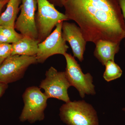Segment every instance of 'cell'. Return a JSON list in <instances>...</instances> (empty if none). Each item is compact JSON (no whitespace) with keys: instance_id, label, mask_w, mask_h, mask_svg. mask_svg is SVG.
Returning a JSON list of instances; mask_svg holds the SVG:
<instances>
[{"instance_id":"d6986e66","label":"cell","mask_w":125,"mask_h":125,"mask_svg":"<svg viewBox=\"0 0 125 125\" xmlns=\"http://www.w3.org/2000/svg\"><path fill=\"white\" fill-rule=\"evenodd\" d=\"M8 88V84L0 83V97L4 93Z\"/></svg>"},{"instance_id":"30bf717a","label":"cell","mask_w":125,"mask_h":125,"mask_svg":"<svg viewBox=\"0 0 125 125\" xmlns=\"http://www.w3.org/2000/svg\"><path fill=\"white\" fill-rule=\"evenodd\" d=\"M62 34L65 41L70 45L74 57H76L81 62L83 61L87 42L80 28L74 23L63 21Z\"/></svg>"},{"instance_id":"e0dca14e","label":"cell","mask_w":125,"mask_h":125,"mask_svg":"<svg viewBox=\"0 0 125 125\" xmlns=\"http://www.w3.org/2000/svg\"><path fill=\"white\" fill-rule=\"evenodd\" d=\"M55 6L62 7L64 6L66 0H47Z\"/></svg>"},{"instance_id":"44dd1931","label":"cell","mask_w":125,"mask_h":125,"mask_svg":"<svg viewBox=\"0 0 125 125\" xmlns=\"http://www.w3.org/2000/svg\"><path fill=\"white\" fill-rule=\"evenodd\" d=\"M5 59H4V58H0V65L2 63V62H3V61Z\"/></svg>"},{"instance_id":"5b68a950","label":"cell","mask_w":125,"mask_h":125,"mask_svg":"<svg viewBox=\"0 0 125 125\" xmlns=\"http://www.w3.org/2000/svg\"><path fill=\"white\" fill-rule=\"evenodd\" d=\"M37 63L36 56H10L0 65V83L8 84L19 80L30 66Z\"/></svg>"},{"instance_id":"7402d4cb","label":"cell","mask_w":125,"mask_h":125,"mask_svg":"<svg viewBox=\"0 0 125 125\" xmlns=\"http://www.w3.org/2000/svg\"><path fill=\"white\" fill-rule=\"evenodd\" d=\"M122 110H123L125 112V108H123V109H122Z\"/></svg>"},{"instance_id":"5bb4252c","label":"cell","mask_w":125,"mask_h":125,"mask_svg":"<svg viewBox=\"0 0 125 125\" xmlns=\"http://www.w3.org/2000/svg\"><path fill=\"white\" fill-rule=\"evenodd\" d=\"M23 36L16 32L14 28L0 26V42L14 43Z\"/></svg>"},{"instance_id":"4fadbf2b","label":"cell","mask_w":125,"mask_h":125,"mask_svg":"<svg viewBox=\"0 0 125 125\" xmlns=\"http://www.w3.org/2000/svg\"><path fill=\"white\" fill-rule=\"evenodd\" d=\"M21 0H9L6 9L0 15V26L14 28Z\"/></svg>"},{"instance_id":"ac0fdd59","label":"cell","mask_w":125,"mask_h":125,"mask_svg":"<svg viewBox=\"0 0 125 125\" xmlns=\"http://www.w3.org/2000/svg\"><path fill=\"white\" fill-rule=\"evenodd\" d=\"M117 1L121 10L125 23V0H117Z\"/></svg>"},{"instance_id":"9c48e42d","label":"cell","mask_w":125,"mask_h":125,"mask_svg":"<svg viewBox=\"0 0 125 125\" xmlns=\"http://www.w3.org/2000/svg\"><path fill=\"white\" fill-rule=\"evenodd\" d=\"M20 14L14 25L15 29L23 36L38 40V34L35 23L37 0H21Z\"/></svg>"},{"instance_id":"ba28073f","label":"cell","mask_w":125,"mask_h":125,"mask_svg":"<svg viewBox=\"0 0 125 125\" xmlns=\"http://www.w3.org/2000/svg\"><path fill=\"white\" fill-rule=\"evenodd\" d=\"M63 21L56 25L55 29L44 41L38 44L36 55L38 63H43L50 57L56 54L64 55L69 47L63 38L62 27Z\"/></svg>"},{"instance_id":"7a4b0ae2","label":"cell","mask_w":125,"mask_h":125,"mask_svg":"<svg viewBox=\"0 0 125 125\" xmlns=\"http://www.w3.org/2000/svg\"><path fill=\"white\" fill-rule=\"evenodd\" d=\"M60 116L67 125H99L97 112L84 101L65 103L60 108Z\"/></svg>"},{"instance_id":"2e32d148","label":"cell","mask_w":125,"mask_h":125,"mask_svg":"<svg viewBox=\"0 0 125 125\" xmlns=\"http://www.w3.org/2000/svg\"><path fill=\"white\" fill-rule=\"evenodd\" d=\"M12 52L11 44L0 42V58L5 59L11 55Z\"/></svg>"},{"instance_id":"7c38bea8","label":"cell","mask_w":125,"mask_h":125,"mask_svg":"<svg viewBox=\"0 0 125 125\" xmlns=\"http://www.w3.org/2000/svg\"><path fill=\"white\" fill-rule=\"evenodd\" d=\"M38 40L28 37L23 36L18 42L12 43L11 55H19L36 56L38 52Z\"/></svg>"},{"instance_id":"52a82bcc","label":"cell","mask_w":125,"mask_h":125,"mask_svg":"<svg viewBox=\"0 0 125 125\" xmlns=\"http://www.w3.org/2000/svg\"><path fill=\"white\" fill-rule=\"evenodd\" d=\"M45 75L46 78L41 82L39 87L44 90L47 98H56L65 103L70 101L67 90L71 85L65 72H58L54 67H51Z\"/></svg>"},{"instance_id":"6da1fadb","label":"cell","mask_w":125,"mask_h":125,"mask_svg":"<svg viewBox=\"0 0 125 125\" xmlns=\"http://www.w3.org/2000/svg\"><path fill=\"white\" fill-rule=\"evenodd\" d=\"M68 20L76 22L87 42L120 43L125 37V23L117 0H66Z\"/></svg>"},{"instance_id":"603a6c76","label":"cell","mask_w":125,"mask_h":125,"mask_svg":"<svg viewBox=\"0 0 125 125\" xmlns=\"http://www.w3.org/2000/svg\"></svg>"},{"instance_id":"ffe728a7","label":"cell","mask_w":125,"mask_h":125,"mask_svg":"<svg viewBox=\"0 0 125 125\" xmlns=\"http://www.w3.org/2000/svg\"><path fill=\"white\" fill-rule=\"evenodd\" d=\"M9 0H0V14L1 12L2 8L5 5L7 4Z\"/></svg>"},{"instance_id":"9a60e30c","label":"cell","mask_w":125,"mask_h":125,"mask_svg":"<svg viewBox=\"0 0 125 125\" xmlns=\"http://www.w3.org/2000/svg\"><path fill=\"white\" fill-rule=\"evenodd\" d=\"M105 66V70L103 77L107 82L116 79L121 76L122 70L114 61H108Z\"/></svg>"},{"instance_id":"8992f818","label":"cell","mask_w":125,"mask_h":125,"mask_svg":"<svg viewBox=\"0 0 125 125\" xmlns=\"http://www.w3.org/2000/svg\"><path fill=\"white\" fill-rule=\"evenodd\" d=\"M66 62L65 74L71 86L78 90L81 97L84 98L85 94L94 95L96 94L93 78L90 73L84 74L80 66L74 57L66 52L64 55Z\"/></svg>"},{"instance_id":"3957f363","label":"cell","mask_w":125,"mask_h":125,"mask_svg":"<svg viewBox=\"0 0 125 125\" xmlns=\"http://www.w3.org/2000/svg\"><path fill=\"white\" fill-rule=\"evenodd\" d=\"M37 11L35 15V23L38 40L42 42L51 33L56 25L62 21L68 20L65 14L61 13L47 0H37Z\"/></svg>"},{"instance_id":"8fae6325","label":"cell","mask_w":125,"mask_h":125,"mask_svg":"<svg viewBox=\"0 0 125 125\" xmlns=\"http://www.w3.org/2000/svg\"><path fill=\"white\" fill-rule=\"evenodd\" d=\"M120 43L100 40L96 44L94 55L103 65L108 61H114L115 54L120 49Z\"/></svg>"},{"instance_id":"277c9868","label":"cell","mask_w":125,"mask_h":125,"mask_svg":"<svg viewBox=\"0 0 125 125\" xmlns=\"http://www.w3.org/2000/svg\"><path fill=\"white\" fill-rule=\"evenodd\" d=\"M22 97L24 106L20 121L33 123L44 120L48 98L40 89L35 86L29 87L23 94Z\"/></svg>"}]
</instances>
